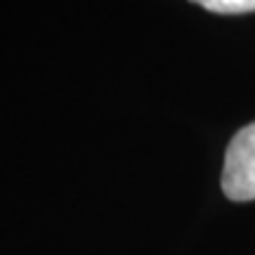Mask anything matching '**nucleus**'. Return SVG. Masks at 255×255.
<instances>
[{"label": "nucleus", "instance_id": "nucleus-1", "mask_svg": "<svg viewBox=\"0 0 255 255\" xmlns=\"http://www.w3.org/2000/svg\"><path fill=\"white\" fill-rule=\"evenodd\" d=\"M222 191L232 201H255V123L241 128L229 142Z\"/></svg>", "mask_w": 255, "mask_h": 255}, {"label": "nucleus", "instance_id": "nucleus-2", "mask_svg": "<svg viewBox=\"0 0 255 255\" xmlns=\"http://www.w3.org/2000/svg\"><path fill=\"white\" fill-rule=\"evenodd\" d=\"M194 5L203 9L218 12V14H248L255 12V0H191Z\"/></svg>", "mask_w": 255, "mask_h": 255}]
</instances>
